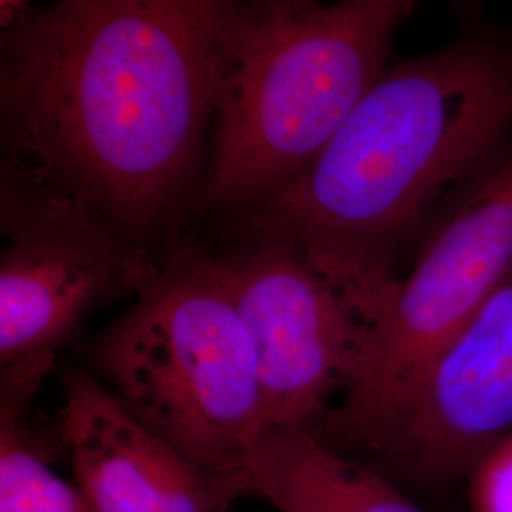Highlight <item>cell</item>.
Wrapping results in <instances>:
<instances>
[{
    "instance_id": "7a4b0ae2",
    "label": "cell",
    "mask_w": 512,
    "mask_h": 512,
    "mask_svg": "<svg viewBox=\"0 0 512 512\" xmlns=\"http://www.w3.org/2000/svg\"><path fill=\"white\" fill-rule=\"evenodd\" d=\"M511 141V50L459 38L393 63L317 160L239 228L245 239L306 243L395 298L401 251Z\"/></svg>"
},
{
    "instance_id": "277c9868",
    "label": "cell",
    "mask_w": 512,
    "mask_h": 512,
    "mask_svg": "<svg viewBox=\"0 0 512 512\" xmlns=\"http://www.w3.org/2000/svg\"><path fill=\"white\" fill-rule=\"evenodd\" d=\"M90 363L154 437L209 473L249 478L268 427L262 385L251 336L213 256L177 253L162 262L95 338Z\"/></svg>"
},
{
    "instance_id": "3957f363",
    "label": "cell",
    "mask_w": 512,
    "mask_h": 512,
    "mask_svg": "<svg viewBox=\"0 0 512 512\" xmlns=\"http://www.w3.org/2000/svg\"><path fill=\"white\" fill-rule=\"evenodd\" d=\"M414 0H228L205 202L247 215L296 181L391 67Z\"/></svg>"
},
{
    "instance_id": "52a82bcc",
    "label": "cell",
    "mask_w": 512,
    "mask_h": 512,
    "mask_svg": "<svg viewBox=\"0 0 512 512\" xmlns=\"http://www.w3.org/2000/svg\"><path fill=\"white\" fill-rule=\"evenodd\" d=\"M0 365L55 359L93 311L147 289L150 249L92 203L2 181Z\"/></svg>"
},
{
    "instance_id": "30bf717a",
    "label": "cell",
    "mask_w": 512,
    "mask_h": 512,
    "mask_svg": "<svg viewBox=\"0 0 512 512\" xmlns=\"http://www.w3.org/2000/svg\"><path fill=\"white\" fill-rule=\"evenodd\" d=\"M253 495L277 512H427L387 476L313 431L266 427L249 459Z\"/></svg>"
},
{
    "instance_id": "7c38bea8",
    "label": "cell",
    "mask_w": 512,
    "mask_h": 512,
    "mask_svg": "<svg viewBox=\"0 0 512 512\" xmlns=\"http://www.w3.org/2000/svg\"><path fill=\"white\" fill-rule=\"evenodd\" d=\"M469 480L471 512H512V435L476 465Z\"/></svg>"
},
{
    "instance_id": "6da1fadb",
    "label": "cell",
    "mask_w": 512,
    "mask_h": 512,
    "mask_svg": "<svg viewBox=\"0 0 512 512\" xmlns=\"http://www.w3.org/2000/svg\"><path fill=\"white\" fill-rule=\"evenodd\" d=\"M226 6L59 0L2 33V181L92 203L148 247L202 167Z\"/></svg>"
},
{
    "instance_id": "8fae6325",
    "label": "cell",
    "mask_w": 512,
    "mask_h": 512,
    "mask_svg": "<svg viewBox=\"0 0 512 512\" xmlns=\"http://www.w3.org/2000/svg\"><path fill=\"white\" fill-rule=\"evenodd\" d=\"M25 404L0 406V512H99L76 480L52 469L38 431L21 420Z\"/></svg>"
},
{
    "instance_id": "9c48e42d",
    "label": "cell",
    "mask_w": 512,
    "mask_h": 512,
    "mask_svg": "<svg viewBox=\"0 0 512 512\" xmlns=\"http://www.w3.org/2000/svg\"><path fill=\"white\" fill-rule=\"evenodd\" d=\"M59 435L99 512H228L249 478L209 473L133 420L95 374L65 365Z\"/></svg>"
},
{
    "instance_id": "ba28073f",
    "label": "cell",
    "mask_w": 512,
    "mask_h": 512,
    "mask_svg": "<svg viewBox=\"0 0 512 512\" xmlns=\"http://www.w3.org/2000/svg\"><path fill=\"white\" fill-rule=\"evenodd\" d=\"M512 435V270L357 448L420 486L471 478Z\"/></svg>"
},
{
    "instance_id": "4fadbf2b",
    "label": "cell",
    "mask_w": 512,
    "mask_h": 512,
    "mask_svg": "<svg viewBox=\"0 0 512 512\" xmlns=\"http://www.w3.org/2000/svg\"><path fill=\"white\" fill-rule=\"evenodd\" d=\"M35 6L31 2H21V0H2L0 2V29L2 33L14 31L21 23H25L27 18L33 14Z\"/></svg>"
},
{
    "instance_id": "5b68a950",
    "label": "cell",
    "mask_w": 512,
    "mask_h": 512,
    "mask_svg": "<svg viewBox=\"0 0 512 512\" xmlns=\"http://www.w3.org/2000/svg\"><path fill=\"white\" fill-rule=\"evenodd\" d=\"M213 260L255 348L266 425L317 431L361 374L393 302L296 239H245Z\"/></svg>"
},
{
    "instance_id": "8992f818",
    "label": "cell",
    "mask_w": 512,
    "mask_h": 512,
    "mask_svg": "<svg viewBox=\"0 0 512 512\" xmlns=\"http://www.w3.org/2000/svg\"><path fill=\"white\" fill-rule=\"evenodd\" d=\"M512 270V141L431 228L365 366L315 431L346 452L401 403Z\"/></svg>"
}]
</instances>
